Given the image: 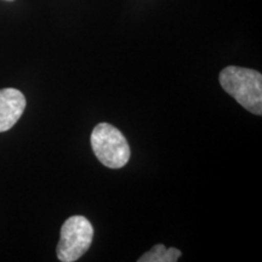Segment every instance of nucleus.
Instances as JSON below:
<instances>
[{
    "mask_svg": "<svg viewBox=\"0 0 262 262\" xmlns=\"http://www.w3.org/2000/svg\"><path fill=\"white\" fill-rule=\"evenodd\" d=\"M8 2H12V0H8Z\"/></svg>",
    "mask_w": 262,
    "mask_h": 262,
    "instance_id": "423d86ee",
    "label": "nucleus"
},
{
    "mask_svg": "<svg viewBox=\"0 0 262 262\" xmlns=\"http://www.w3.org/2000/svg\"><path fill=\"white\" fill-rule=\"evenodd\" d=\"M90 142L95 156L107 168L120 169L129 162L130 146L116 126L100 123L94 127Z\"/></svg>",
    "mask_w": 262,
    "mask_h": 262,
    "instance_id": "f03ea898",
    "label": "nucleus"
},
{
    "mask_svg": "<svg viewBox=\"0 0 262 262\" xmlns=\"http://www.w3.org/2000/svg\"><path fill=\"white\" fill-rule=\"evenodd\" d=\"M182 253L176 248L166 249L163 244H157L139 257V262H176Z\"/></svg>",
    "mask_w": 262,
    "mask_h": 262,
    "instance_id": "39448f33",
    "label": "nucleus"
},
{
    "mask_svg": "<svg viewBox=\"0 0 262 262\" xmlns=\"http://www.w3.org/2000/svg\"><path fill=\"white\" fill-rule=\"evenodd\" d=\"M26 97L12 88L0 90V133L11 129L25 112Z\"/></svg>",
    "mask_w": 262,
    "mask_h": 262,
    "instance_id": "20e7f679",
    "label": "nucleus"
},
{
    "mask_svg": "<svg viewBox=\"0 0 262 262\" xmlns=\"http://www.w3.org/2000/svg\"><path fill=\"white\" fill-rule=\"evenodd\" d=\"M94 228L86 217L71 216L62 225L57 257L62 262H74L83 256L93 244Z\"/></svg>",
    "mask_w": 262,
    "mask_h": 262,
    "instance_id": "7ed1b4c3",
    "label": "nucleus"
},
{
    "mask_svg": "<svg viewBox=\"0 0 262 262\" xmlns=\"http://www.w3.org/2000/svg\"><path fill=\"white\" fill-rule=\"evenodd\" d=\"M220 84L245 110L262 114V75L249 68L228 66L220 73Z\"/></svg>",
    "mask_w": 262,
    "mask_h": 262,
    "instance_id": "f257e3e1",
    "label": "nucleus"
}]
</instances>
